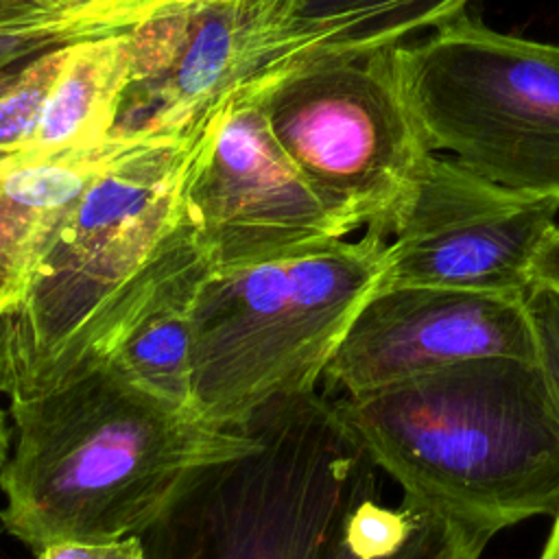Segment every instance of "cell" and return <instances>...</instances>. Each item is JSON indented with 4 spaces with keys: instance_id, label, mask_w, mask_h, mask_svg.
Here are the masks:
<instances>
[{
    "instance_id": "30bf717a",
    "label": "cell",
    "mask_w": 559,
    "mask_h": 559,
    "mask_svg": "<svg viewBox=\"0 0 559 559\" xmlns=\"http://www.w3.org/2000/svg\"><path fill=\"white\" fill-rule=\"evenodd\" d=\"M258 87L223 107L188 177V214L214 269L304 253L356 231L277 144Z\"/></svg>"
},
{
    "instance_id": "cb8c5ba5",
    "label": "cell",
    "mask_w": 559,
    "mask_h": 559,
    "mask_svg": "<svg viewBox=\"0 0 559 559\" xmlns=\"http://www.w3.org/2000/svg\"><path fill=\"white\" fill-rule=\"evenodd\" d=\"M552 518H555V522H552L550 535L544 544V550H542L539 559H559V511Z\"/></svg>"
},
{
    "instance_id": "9c48e42d",
    "label": "cell",
    "mask_w": 559,
    "mask_h": 559,
    "mask_svg": "<svg viewBox=\"0 0 559 559\" xmlns=\"http://www.w3.org/2000/svg\"><path fill=\"white\" fill-rule=\"evenodd\" d=\"M557 214V199L511 192L430 153L393 221L382 286L526 295Z\"/></svg>"
},
{
    "instance_id": "7402d4cb",
    "label": "cell",
    "mask_w": 559,
    "mask_h": 559,
    "mask_svg": "<svg viewBox=\"0 0 559 559\" xmlns=\"http://www.w3.org/2000/svg\"><path fill=\"white\" fill-rule=\"evenodd\" d=\"M159 0H98V7L127 17H146L155 11Z\"/></svg>"
},
{
    "instance_id": "44dd1931",
    "label": "cell",
    "mask_w": 559,
    "mask_h": 559,
    "mask_svg": "<svg viewBox=\"0 0 559 559\" xmlns=\"http://www.w3.org/2000/svg\"><path fill=\"white\" fill-rule=\"evenodd\" d=\"M533 273H535V284H544L555 293H559V225L542 247L535 260Z\"/></svg>"
},
{
    "instance_id": "9a60e30c",
    "label": "cell",
    "mask_w": 559,
    "mask_h": 559,
    "mask_svg": "<svg viewBox=\"0 0 559 559\" xmlns=\"http://www.w3.org/2000/svg\"><path fill=\"white\" fill-rule=\"evenodd\" d=\"M493 535L402 496L386 507L371 491L343 518L321 559H480Z\"/></svg>"
},
{
    "instance_id": "52a82bcc",
    "label": "cell",
    "mask_w": 559,
    "mask_h": 559,
    "mask_svg": "<svg viewBox=\"0 0 559 559\" xmlns=\"http://www.w3.org/2000/svg\"><path fill=\"white\" fill-rule=\"evenodd\" d=\"M258 94L273 138L328 205L389 240L432 153L404 92L397 46L306 61Z\"/></svg>"
},
{
    "instance_id": "8992f818",
    "label": "cell",
    "mask_w": 559,
    "mask_h": 559,
    "mask_svg": "<svg viewBox=\"0 0 559 559\" xmlns=\"http://www.w3.org/2000/svg\"><path fill=\"white\" fill-rule=\"evenodd\" d=\"M404 92L432 153L511 192L559 201V44L463 13L397 46Z\"/></svg>"
},
{
    "instance_id": "e0dca14e",
    "label": "cell",
    "mask_w": 559,
    "mask_h": 559,
    "mask_svg": "<svg viewBox=\"0 0 559 559\" xmlns=\"http://www.w3.org/2000/svg\"><path fill=\"white\" fill-rule=\"evenodd\" d=\"M124 31L100 11L63 0H0V76L39 52Z\"/></svg>"
},
{
    "instance_id": "484cf974",
    "label": "cell",
    "mask_w": 559,
    "mask_h": 559,
    "mask_svg": "<svg viewBox=\"0 0 559 559\" xmlns=\"http://www.w3.org/2000/svg\"><path fill=\"white\" fill-rule=\"evenodd\" d=\"M15 72H17V68H15L13 72H7V74H2V76H0V94H2V92H4V87L11 83V79L15 76ZM7 159H11V157H7V155H0V164H2V162H7Z\"/></svg>"
},
{
    "instance_id": "603a6c76",
    "label": "cell",
    "mask_w": 559,
    "mask_h": 559,
    "mask_svg": "<svg viewBox=\"0 0 559 559\" xmlns=\"http://www.w3.org/2000/svg\"><path fill=\"white\" fill-rule=\"evenodd\" d=\"M11 426H9V415L7 411L0 406V472L9 459V450H11Z\"/></svg>"
},
{
    "instance_id": "ac0fdd59",
    "label": "cell",
    "mask_w": 559,
    "mask_h": 559,
    "mask_svg": "<svg viewBox=\"0 0 559 559\" xmlns=\"http://www.w3.org/2000/svg\"><path fill=\"white\" fill-rule=\"evenodd\" d=\"M68 50L70 44L35 55L0 94V155L20 157L33 144Z\"/></svg>"
},
{
    "instance_id": "4316f807",
    "label": "cell",
    "mask_w": 559,
    "mask_h": 559,
    "mask_svg": "<svg viewBox=\"0 0 559 559\" xmlns=\"http://www.w3.org/2000/svg\"><path fill=\"white\" fill-rule=\"evenodd\" d=\"M63 2H72V4H83V7H94L98 9V0H63ZM100 11V9H98ZM105 13V11H103ZM111 17V15H109ZM133 26V24H131Z\"/></svg>"
},
{
    "instance_id": "d6986e66",
    "label": "cell",
    "mask_w": 559,
    "mask_h": 559,
    "mask_svg": "<svg viewBox=\"0 0 559 559\" xmlns=\"http://www.w3.org/2000/svg\"><path fill=\"white\" fill-rule=\"evenodd\" d=\"M524 299L537 338V362L559 408V293L544 284H533Z\"/></svg>"
},
{
    "instance_id": "d4e9b609",
    "label": "cell",
    "mask_w": 559,
    "mask_h": 559,
    "mask_svg": "<svg viewBox=\"0 0 559 559\" xmlns=\"http://www.w3.org/2000/svg\"><path fill=\"white\" fill-rule=\"evenodd\" d=\"M4 308H7V277L0 269V314L4 312Z\"/></svg>"
},
{
    "instance_id": "8fae6325",
    "label": "cell",
    "mask_w": 559,
    "mask_h": 559,
    "mask_svg": "<svg viewBox=\"0 0 559 559\" xmlns=\"http://www.w3.org/2000/svg\"><path fill=\"white\" fill-rule=\"evenodd\" d=\"M480 358L537 360L524 295L437 286H380L323 371L356 395Z\"/></svg>"
},
{
    "instance_id": "7a4b0ae2",
    "label": "cell",
    "mask_w": 559,
    "mask_h": 559,
    "mask_svg": "<svg viewBox=\"0 0 559 559\" xmlns=\"http://www.w3.org/2000/svg\"><path fill=\"white\" fill-rule=\"evenodd\" d=\"M9 415L0 520L35 557L61 542L142 537L197 474L262 443L253 419L245 428L214 426L111 365L48 395L11 402Z\"/></svg>"
},
{
    "instance_id": "7c38bea8",
    "label": "cell",
    "mask_w": 559,
    "mask_h": 559,
    "mask_svg": "<svg viewBox=\"0 0 559 559\" xmlns=\"http://www.w3.org/2000/svg\"><path fill=\"white\" fill-rule=\"evenodd\" d=\"M164 140L170 138H124L111 131L96 140L76 142L44 155L11 157L0 164V269L7 277L4 312L20 299L52 240L96 181L133 153Z\"/></svg>"
},
{
    "instance_id": "5b68a950",
    "label": "cell",
    "mask_w": 559,
    "mask_h": 559,
    "mask_svg": "<svg viewBox=\"0 0 559 559\" xmlns=\"http://www.w3.org/2000/svg\"><path fill=\"white\" fill-rule=\"evenodd\" d=\"M251 419L262 443L197 474L142 535L146 559H321L376 491L373 463L325 393L275 400Z\"/></svg>"
},
{
    "instance_id": "f1b7e54d",
    "label": "cell",
    "mask_w": 559,
    "mask_h": 559,
    "mask_svg": "<svg viewBox=\"0 0 559 559\" xmlns=\"http://www.w3.org/2000/svg\"><path fill=\"white\" fill-rule=\"evenodd\" d=\"M4 533V526H2V520H0V535Z\"/></svg>"
},
{
    "instance_id": "3957f363",
    "label": "cell",
    "mask_w": 559,
    "mask_h": 559,
    "mask_svg": "<svg viewBox=\"0 0 559 559\" xmlns=\"http://www.w3.org/2000/svg\"><path fill=\"white\" fill-rule=\"evenodd\" d=\"M332 402L406 498L489 535L559 511V408L537 360H469Z\"/></svg>"
},
{
    "instance_id": "277c9868",
    "label": "cell",
    "mask_w": 559,
    "mask_h": 559,
    "mask_svg": "<svg viewBox=\"0 0 559 559\" xmlns=\"http://www.w3.org/2000/svg\"><path fill=\"white\" fill-rule=\"evenodd\" d=\"M384 236L212 269L194 308L192 411L245 428L266 404L317 391L349 325L384 282Z\"/></svg>"
},
{
    "instance_id": "83f0119b",
    "label": "cell",
    "mask_w": 559,
    "mask_h": 559,
    "mask_svg": "<svg viewBox=\"0 0 559 559\" xmlns=\"http://www.w3.org/2000/svg\"><path fill=\"white\" fill-rule=\"evenodd\" d=\"M166 2H170V0H159V4H157V7H162V4H166Z\"/></svg>"
},
{
    "instance_id": "ba28073f",
    "label": "cell",
    "mask_w": 559,
    "mask_h": 559,
    "mask_svg": "<svg viewBox=\"0 0 559 559\" xmlns=\"http://www.w3.org/2000/svg\"><path fill=\"white\" fill-rule=\"evenodd\" d=\"M299 63L282 0H170L131 28V72L111 131L181 135Z\"/></svg>"
},
{
    "instance_id": "2e32d148",
    "label": "cell",
    "mask_w": 559,
    "mask_h": 559,
    "mask_svg": "<svg viewBox=\"0 0 559 559\" xmlns=\"http://www.w3.org/2000/svg\"><path fill=\"white\" fill-rule=\"evenodd\" d=\"M199 286L201 282L151 314L109 360L135 386L190 411L194 376L192 308Z\"/></svg>"
},
{
    "instance_id": "ffe728a7",
    "label": "cell",
    "mask_w": 559,
    "mask_h": 559,
    "mask_svg": "<svg viewBox=\"0 0 559 559\" xmlns=\"http://www.w3.org/2000/svg\"><path fill=\"white\" fill-rule=\"evenodd\" d=\"M37 559H146L142 537L118 542H61L46 546Z\"/></svg>"
},
{
    "instance_id": "5bb4252c",
    "label": "cell",
    "mask_w": 559,
    "mask_h": 559,
    "mask_svg": "<svg viewBox=\"0 0 559 559\" xmlns=\"http://www.w3.org/2000/svg\"><path fill=\"white\" fill-rule=\"evenodd\" d=\"M129 72L131 31L72 41L37 135L24 155H44L111 133Z\"/></svg>"
},
{
    "instance_id": "4fadbf2b",
    "label": "cell",
    "mask_w": 559,
    "mask_h": 559,
    "mask_svg": "<svg viewBox=\"0 0 559 559\" xmlns=\"http://www.w3.org/2000/svg\"><path fill=\"white\" fill-rule=\"evenodd\" d=\"M472 0H282L301 63L400 46L465 13Z\"/></svg>"
},
{
    "instance_id": "6da1fadb",
    "label": "cell",
    "mask_w": 559,
    "mask_h": 559,
    "mask_svg": "<svg viewBox=\"0 0 559 559\" xmlns=\"http://www.w3.org/2000/svg\"><path fill=\"white\" fill-rule=\"evenodd\" d=\"M223 107L114 166L61 227L0 317V393L11 402L48 395L109 365L151 314L214 269L197 240L186 188Z\"/></svg>"
}]
</instances>
